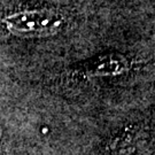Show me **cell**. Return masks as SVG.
I'll return each mask as SVG.
<instances>
[{"instance_id": "cell-1", "label": "cell", "mask_w": 155, "mask_h": 155, "mask_svg": "<svg viewBox=\"0 0 155 155\" xmlns=\"http://www.w3.org/2000/svg\"><path fill=\"white\" fill-rule=\"evenodd\" d=\"M8 32L23 38H43L60 33L69 18L64 12L53 7L30 8L14 12L2 18Z\"/></svg>"}, {"instance_id": "cell-3", "label": "cell", "mask_w": 155, "mask_h": 155, "mask_svg": "<svg viewBox=\"0 0 155 155\" xmlns=\"http://www.w3.org/2000/svg\"><path fill=\"white\" fill-rule=\"evenodd\" d=\"M1 140H2V129H1V125H0V145H1Z\"/></svg>"}, {"instance_id": "cell-2", "label": "cell", "mask_w": 155, "mask_h": 155, "mask_svg": "<svg viewBox=\"0 0 155 155\" xmlns=\"http://www.w3.org/2000/svg\"><path fill=\"white\" fill-rule=\"evenodd\" d=\"M133 68V61L125 55L110 53L100 55L91 61L84 63L72 72V76L79 79H91L95 77H115Z\"/></svg>"}]
</instances>
